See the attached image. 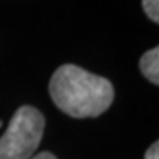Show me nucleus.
Instances as JSON below:
<instances>
[{
	"mask_svg": "<svg viewBox=\"0 0 159 159\" xmlns=\"http://www.w3.org/2000/svg\"><path fill=\"white\" fill-rule=\"evenodd\" d=\"M52 100L72 118H94L108 111L114 102L111 81L91 74L77 65H62L49 84Z\"/></svg>",
	"mask_w": 159,
	"mask_h": 159,
	"instance_id": "nucleus-1",
	"label": "nucleus"
},
{
	"mask_svg": "<svg viewBox=\"0 0 159 159\" xmlns=\"http://www.w3.org/2000/svg\"><path fill=\"white\" fill-rule=\"evenodd\" d=\"M44 116L33 106H21L0 137V159H31L44 133Z\"/></svg>",
	"mask_w": 159,
	"mask_h": 159,
	"instance_id": "nucleus-2",
	"label": "nucleus"
},
{
	"mask_svg": "<svg viewBox=\"0 0 159 159\" xmlns=\"http://www.w3.org/2000/svg\"><path fill=\"white\" fill-rule=\"evenodd\" d=\"M140 71L146 78L153 83L155 85L159 84V49L153 47L148 50L140 57Z\"/></svg>",
	"mask_w": 159,
	"mask_h": 159,
	"instance_id": "nucleus-3",
	"label": "nucleus"
},
{
	"mask_svg": "<svg viewBox=\"0 0 159 159\" xmlns=\"http://www.w3.org/2000/svg\"><path fill=\"white\" fill-rule=\"evenodd\" d=\"M143 9L153 22H159V0H143Z\"/></svg>",
	"mask_w": 159,
	"mask_h": 159,
	"instance_id": "nucleus-4",
	"label": "nucleus"
},
{
	"mask_svg": "<svg viewBox=\"0 0 159 159\" xmlns=\"http://www.w3.org/2000/svg\"><path fill=\"white\" fill-rule=\"evenodd\" d=\"M144 159H159V143L155 142L150 148L146 150Z\"/></svg>",
	"mask_w": 159,
	"mask_h": 159,
	"instance_id": "nucleus-5",
	"label": "nucleus"
},
{
	"mask_svg": "<svg viewBox=\"0 0 159 159\" xmlns=\"http://www.w3.org/2000/svg\"><path fill=\"white\" fill-rule=\"evenodd\" d=\"M31 159H56V156L53 153H50V152H41V153L33 156Z\"/></svg>",
	"mask_w": 159,
	"mask_h": 159,
	"instance_id": "nucleus-6",
	"label": "nucleus"
}]
</instances>
